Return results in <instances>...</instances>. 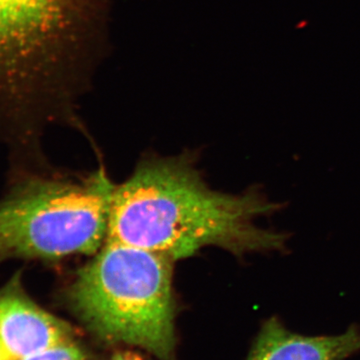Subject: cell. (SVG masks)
I'll return each mask as SVG.
<instances>
[{
  "mask_svg": "<svg viewBox=\"0 0 360 360\" xmlns=\"http://www.w3.org/2000/svg\"><path fill=\"white\" fill-rule=\"evenodd\" d=\"M68 322L42 309L18 279L0 290V347L7 360H22L75 340Z\"/></svg>",
  "mask_w": 360,
  "mask_h": 360,
  "instance_id": "5b68a950",
  "label": "cell"
},
{
  "mask_svg": "<svg viewBox=\"0 0 360 360\" xmlns=\"http://www.w3.org/2000/svg\"><path fill=\"white\" fill-rule=\"evenodd\" d=\"M22 360H89V357L75 340H72L47 348Z\"/></svg>",
  "mask_w": 360,
  "mask_h": 360,
  "instance_id": "52a82bcc",
  "label": "cell"
},
{
  "mask_svg": "<svg viewBox=\"0 0 360 360\" xmlns=\"http://www.w3.org/2000/svg\"><path fill=\"white\" fill-rule=\"evenodd\" d=\"M115 187L101 169L78 181L35 180L0 200V262L96 255L108 240Z\"/></svg>",
  "mask_w": 360,
  "mask_h": 360,
  "instance_id": "277c9868",
  "label": "cell"
},
{
  "mask_svg": "<svg viewBox=\"0 0 360 360\" xmlns=\"http://www.w3.org/2000/svg\"><path fill=\"white\" fill-rule=\"evenodd\" d=\"M262 187L241 193L214 191L187 155L142 160L116 186L108 240L160 255L172 262L217 248L243 258L288 252L290 233L255 221L283 210Z\"/></svg>",
  "mask_w": 360,
  "mask_h": 360,
  "instance_id": "6da1fadb",
  "label": "cell"
},
{
  "mask_svg": "<svg viewBox=\"0 0 360 360\" xmlns=\"http://www.w3.org/2000/svg\"><path fill=\"white\" fill-rule=\"evenodd\" d=\"M111 0H0V110L75 120L110 49Z\"/></svg>",
  "mask_w": 360,
  "mask_h": 360,
  "instance_id": "7a4b0ae2",
  "label": "cell"
},
{
  "mask_svg": "<svg viewBox=\"0 0 360 360\" xmlns=\"http://www.w3.org/2000/svg\"><path fill=\"white\" fill-rule=\"evenodd\" d=\"M108 360H146L141 355L130 352H120L113 354Z\"/></svg>",
  "mask_w": 360,
  "mask_h": 360,
  "instance_id": "ba28073f",
  "label": "cell"
},
{
  "mask_svg": "<svg viewBox=\"0 0 360 360\" xmlns=\"http://www.w3.org/2000/svg\"><path fill=\"white\" fill-rule=\"evenodd\" d=\"M174 264L151 251L106 240L78 270L68 303L99 340L176 360Z\"/></svg>",
  "mask_w": 360,
  "mask_h": 360,
  "instance_id": "3957f363",
  "label": "cell"
},
{
  "mask_svg": "<svg viewBox=\"0 0 360 360\" xmlns=\"http://www.w3.org/2000/svg\"><path fill=\"white\" fill-rule=\"evenodd\" d=\"M0 360H7L6 354H4V350H2L1 347H0Z\"/></svg>",
  "mask_w": 360,
  "mask_h": 360,
  "instance_id": "9c48e42d",
  "label": "cell"
},
{
  "mask_svg": "<svg viewBox=\"0 0 360 360\" xmlns=\"http://www.w3.org/2000/svg\"><path fill=\"white\" fill-rule=\"evenodd\" d=\"M359 352V326L336 335H303L272 316L262 323L246 360H347Z\"/></svg>",
  "mask_w": 360,
  "mask_h": 360,
  "instance_id": "8992f818",
  "label": "cell"
}]
</instances>
